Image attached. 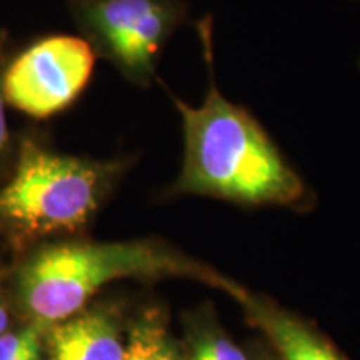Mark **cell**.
<instances>
[{"label":"cell","instance_id":"9","mask_svg":"<svg viewBox=\"0 0 360 360\" xmlns=\"http://www.w3.org/2000/svg\"><path fill=\"white\" fill-rule=\"evenodd\" d=\"M195 352L207 360H247L245 354L233 342L215 334L202 337V340L195 345Z\"/></svg>","mask_w":360,"mask_h":360},{"label":"cell","instance_id":"10","mask_svg":"<svg viewBox=\"0 0 360 360\" xmlns=\"http://www.w3.org/2000/svg\"><path fill=\"white\" fill-rule=\"evenodd\" d=\"M39 326L29 327L22 332H13V334H6L4 332L0 335V360H15L19 357L22 350L27 345L35 332L39 330Z\"/></svg>","mask_w":360,"mask_h":360},{"label":"cell","instance_id":"4","mask_svg":"<svg viewBox=\"0 0 360 360\" xmlns=\"http://www.w3.org/2000/svg\"><path fill=\"white\" fill-rule=\"evenodd\" d=\"M85 40L130 82H154L165 44L187 19V0H74Z\"/></svg>","mask_w":360,"mask_h":360},{"label":"cell","instance_id":"8","mask_svg":"<svg viewBox=\"0 0 360 360\" xmlns=\"http://www.w3.org/2000/svg\"><path fill=\"white\" fill-rule=\"evenodd\" d=\"M124 360H184L160 310L148 309L132 323Z\"/></svg>","mask_w":360,"mask_h":360},{"label":"cell","instance_id":"12","mask_svg":"<svg viewBox=\"0 0 360 360\" xmlns=\"http://www.w3.org/2000/svg\"><path fill=\"white\" fill-rule=\"evenodd\" d=\"M8 142V129L6 119V98L2 92V80H0V152L7 147Z\"/></svg>","mask_w":360,"mask_h":360},{"label":"cell","instance_id":"3","mask_svg":"<svg viewBox=\"0 0 360 360\" xmlns=\"http://www.w3.org/2000/svg\"><path fill=\"white\" fill-rule=\"evenodd\" d=\"M117 162H96L22 146L11 182L0 191V219L29 236L77 231L97 212Z\"/></svg>","mask_w":360,"mask_h":360},{"label":"cell","instance_id":"14","mask_svg":"<svg viewBox=\"0 0 360 360\" xmlns=\"http://www.w3.org/2000/svg\"><path fill=\"white\" fill-rule=\"evenodd\" d=\"M191 360H207V359L202 357V355H200L199 352H195V350H193V355H192Z\"/></svg>","mask_w":360,"mask_h":360},{"label":"cell","instance_id":"13","mask_svg":"<svg viewBox=\"0 0 360 360\" xmlns=\"http://www.w3.org/2000/svg\"><path fill=\"white\" fill-rule=\"evenodd\" d=\"M7 327H8V314L6 307L0 304V335L7 330Z\"/></svg>","mask_w":360,"mask_h":360},{"label":"cell","instance_id":"6","mask_svg":"<svg viewBox=\"0 0 360 360\" xmlns=\"http://www.w3.org/2000/svg\"><path fill=\"white\" fill-rule=\"evenodd\" d=\"M47 328V360H124L119 319L110 309L80 310Z\"/></svg>","mask_w":360,"mask_h":360},{"label":"cell","instance_id":"5","mask_svg":"<svg viewBox=\"0 0 360 360\" xmlns=\"http://www.w3.org/2000/svg\"><path fill=\"white\" fill-rule=\"evenodd\" d=\"M96 51L84 37L51 35L30 45L2 77L4 98L37 119L67 109L87 87Z\"/></svg>","mask_w":360,"mask_h":360},{"label":"cell","instance_id":"2","mask_svg":"<svg viewBox=\"0 0 360 360\" xmlns=\"http://www.w3.org/2000/svg\"><path fill=\"white\" fill-rule=\"evenodd\" d=\"M192 277L233 295L238 283L157 242H70L45 247L24 265L19 299L35 326L72 317L107 283L119 278Z\"/></svg>","mask_w":360,"mask_h":360},{"label":"cell","instance_id":"7","mask_svg":"<svg viewBox=\"0 0 360 360\" xmlns=\"http://www.w3.org/2000/svg\"><path fill=\"white\" fill-rule=\"evenodd\" d=\"M233 299L242 305L247 319L276 345L282 360H347L322 335L277 305L254 297L242 287Z\"/></svg>","mask_w":360,"mask_h":360},{"label":"cell","instance_id":"11","mask_svg":"<svg viewBox=\"0 0 360 360\" xmlns=\"http://www.w3.org/2000/svg\"><path fill=\"white\" fill-rule=\"evenodd\" d=\"M15 360H40V340H39V330L30 337L27 345L22 350L19 357Z\"/></svg>","mask_w":360,"mask_h":360},{"label":"cell","instance_id":"1","mask_svg":"<svg viewBox=\"0 0 360 360\" xmlns=\"http://www.w3.org/2000/svg\"><path fill=\"white\" fill-rule=\"evenodd\" d=\"M197 34L209 72V89L199 105L170 94L184 132V162L174 192L240 205L299 207L307 202L309 192L302 177L259 120L220 92L210 17L197 22Z\"/></svg>","mask_w":360,"mask_h":360}]
</instances>
